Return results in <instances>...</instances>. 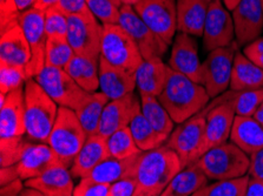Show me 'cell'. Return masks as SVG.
Wrapping results in <instances>:
<instances>
[{"label":"cell","instance_id":"cell-31","mask_svg":"<svg viewBox=\"0 0 263 196\" xmlns=\"http://www.w3.org/2000/svg\"><path fill=\"white\" fill-rule=\"evenodd\" d=\"M64 70L87 93H95L99 89V61L97 60L74 54Z\"/></svg>","mask_w":263,"mask_h":196},{"label":"cell","instance_id":"cell-43","mask_svg":"<svg viewBox=\"0 0 263 196\" xmlns=\"http://www.w3.org/2000/svg\"><path fill=\"white\" fill-rule=\"evenodd\" d=\"M22 12L14 0H0V31L5 33L14 26L19 25Z\"/></svg>","mask_w":263,"mask_h":196},{"label":"cell","instance_id":"cell-30","mask_svg":"<svg viewBox=\"0 0 263 196\" xmlns=\"http://www.w3.org/2000/svg\"><path fill=\"white\" fill-rule=\"evenodd\" d=\"M208 178L197 163L182 169L171 180L161 196H190L208 186Z\"/></svg>","mask_w":263,"mask_h":196},{"label":"cell","instance_id":"cell-61","mask_svg":"<svg viewBox=\"0 0 263 196\" xmlns=\"http://www.w3.org/2000/svg\"><path fill=\"white\" fill-rule=\"evenodd\" d=\"M261 3H262V9H263V0H261Z\"/></svg>","mask_w":263,"mask_h":196},{"label":"cell","instance_id":"cell-20","mask_svg":"<svg viewBox=\"0 0 263 196\" xmlns=\"http://www.w3.org/2000/svg\"><path fill=\"white\" fill-rule=\"evenodd\" d=\"M63 165L58 155L47 143L31 142L17 165L22 180L34 179L43 175L51 168ZM64 166V165H63Z\"/></svg>","mask_w":263,"mask_h":196},{"label":"cell","instance_id":"cell-59","mask_svg":"<svg viewBox=\"0 0 263 196\" xmlns=\"http://www.w3.org/2000/svg\"><path fill=\"white\" fill-rule=\"evenodd\" d=\"M111 2H112V3L115 4V5H117L118 7H122V5H123L122 0H111Z\"/></svg>","mask_w":263,"mask_h":196},{"label":"cell","instance_id":"cell-18","mask_svg":"<svg viewBox=\"0 0 263 196\" xmlns=\"http://www.w3.org/2000/svg\"><path fill=\"white\" fill-rule=\"evenodd\" d=\"M169 67L202 85V63L198 57L197 41L193 35L177 33L173 41Z\"/></svg>","mask_w":263,"mask_h":196},{"label":"cell","instance_id":"cell-58","mask_svg":"<svg viewBox=\"0 0 263 196\" xmlns=\"http://www.w3.org/2000/svg\"><path fill=\"white\" fill-rule=\"evenodd\" d=\"M138 0H122L123 5H135Z\"/></svg>","mask_w":263,"mask_h":196},{"label":"cell","instance_id":"cell-36","mask_svg":"<svg viewBox=\"0 0 263 196\" xmlns=\"http://www.w3.org/2000/svg\"><path fill=\"white\" fill-rule=\"evenodd\" d=\"M74 51L67 41L66 37L47 38L45 52V66L65 69L71 59L74 57Z\"/></svg>","mask_w":263,"mask_h":196},{"label":"cell","instance_id":"cell-41","mask_svg":"<svg viewBox=\"0 0 263 196\" xmlns=\"http://www.w3.org/2000/svg\"><path fill=\"white\" fill-rule=\"evenodd\" d=\"M90 11L103 25H118L121 18V7L111 0H86Z\"/></svg>","mask_w":263,"mask_h":196},{"label":"cell","instance_id":"cell-16","mask_svg":"<svg viewBox=\"0 0 263 196\" xmlns=\"http://www.w3.org/2000/svg\"><path fill=\"white\" fill-rule=\"evenodd\" d=\"M138 112H141V98L134 92L121 99L110 100L103 111L97 134L107 139L115 132L129 127Z\"/></svg>","mask_w":263,"mask_h":196},{"label":"cell","instance_id":"cell-4","mask_svg":"<svg viewBox=\"0 0 263 196\" xmlns=\"http://www.w3.org/2000/svg\"><path fill=\"white\" fill-rule=\"evenodd\" d=\"M209 180L223 181L248 175L250 158L232 141L209 149L197 161Z\"/></svg>","mask_w":263,"mask_h":196},{"label":"cell","instance_id":"cell-17","mask_svg":"<svg viewBox=\"0 0 263 196\" xmlns=\"http://www.w3.org/2000/svg\"><path fill=\"white\" fill-rule=\"evenodd\" d=\"M235 38L238 46H247L263 33L261 0H240L233 10Z\"/></svg>","mask_w":263,"mask_h":196},{"label":"cell","instance_id":"cell-60","mask_svg":"<svg viewBox=\"0 0 263 196\" xmlns=\"http://www.w3.org/2000/svg\"><path fill=\"white\" fill-rule=\"evenodd\" d=\"M204 2H208V3H210V2H211V0H204Z\"/></svg>","mask_w":263,"mask_h":196},{"label":"cell","instance_id":"cell-40","mask_svg":"<svg viewBox=\"0 0 263 196\" xmlns=\"http://www.w3.org/2000/svg\"><path fill=\"white\" fill-rule=\"evenodd\" d=\"M250 175L242 178L216 181L208 186V196H246Z\"/></svg>","mask_w":263,"mask_h":196},{"label":"cell","instance_id":"cell-50","mask_svg":"<svg viewBox=\"0 0 263 196\" xmlns=\"http://www.w3.org/2000/svg\"><path fill=\"white\" fill-rule=\"evenodd\" d=\"M246 196H263V179L250 177Z\"/></svg>","mask_w":263,"mask_h":196},{"label":"cell","instance_id":"cell-2","mask_svg":"<svg viewBox=\"0 0 263 196\" xmlns=\"http://www.w3.org/2000/svg\"><path fill=\"white\" fill-rule=\"evenodd\" d=\"M182 169L178 155L168 146L143 151L138 162L137 188L134 196H161Z\"/></svg>","mask_w":263,"mask_h":196},{"label":"cell","instance_id":"cell-39","mask_svg":"<svg viewBox=\"0 0 263 196\" xmlns=\"http://www.w3.org/2000/svg\"><path fill=\"white\" fill-rule=\"evenodd\" d=\"M26 80L25 69L0 63V93L10 94L22 89Z\"/></svg>","mask_w":263,"mask_h":196},{"label":"cell","instance_id":"cell-6","mask_svg":"<svg viewBox=\"0 0 263 196\" xmlns=\"http://www.w3.org/2000/svg\"><path fill=\"white\" fill-rule=\"evenodd\" d=\"M165 146L178 155L183 169L197 163L206 153L205 115L201 112L200 114L179 123L171 133Z\"/></svg>","mask_w":263,"mask_h":196},{"label":"cell","instance_id":"cell-19","mask_svg":"<svg viewBox=\"0 0 263 196\" xmlns=\"http://www.w3.org/2000/svg\"><path fill=\"white\" fill-rule=\"evenodd\" d=\"M24 134H26L24 87L10 94L0 93V139L24 137Z\"/></svg>","mask_w":263,"mask_h":196},{"label":"cell","instance_id":"cell-45","mask_svg":"<svg viewBox=\"0 0 263 196\" xmlns=\"http://www.w3.org/2000/svg\"><path fill=\"white\" fill-rule=\"evenodd\" d=\"M137 188L136 177L122 179L119 181L111 183L106 196H134Z\"/></svg>","mask_w":263,"mask_h":196},{"label":"cell","instance_id":"cell-51","mask_svg":"<svg viewBox=\"0 0 263 196\" xmlns=\"http://www.w3.org/2000/svg\"><path fill=\"white\" fill-rule=\"evenodd\" d=\"M22 179L15 180V181L9 183V185L2 187V196H19L23 191Z\"/></svg>","mask_w":263,"mask_h":196},{"label":"cell","instance_id":"cell-27","mask_svg":"<svg viewBox=\"0 0 263 196\" xmlns=\"http://www.w3.org/2000/svg\"><path fill=\"white\" fill-rule=\"evenodd\" d=\"M230 141L241 148L246 154L253 155L263 149V127L253 117L236 115Z\"/></svg>","mask_w":263,"mask_h":196},{"label":"cell","instance_id":"cell-56","mask_svg":"<svg viewBox=\"0 0 263 196\" xmlns=\"http://www.w3.org/2000/svg\"><path fill=\"white\" fill-rule=\"evenodd\" d=\"M223 4H224L226 7L230 11H233L235 7H236V5L238 3H240V0H222Z\"/></svg>","mask_w":263,"mask_h":196},{"label":"cell","instance_id":"cell-21","mask_svg":"<svg viewBox=\"0 0 263 196\" xmlns=\"http://www.w3.org/2000/svg\"><path fill=\"white\" fill-rule=\"evenodd\" d=\"M99 89L109 100H117L133 93L136 89V74L110 63L103 57L99 58Z\"/></svg>","mask_w":263,"mask_h":196},{"label":"cell","instance_id":"cell-24","mask_svg":"<svg viewBox=\"0 0 263 196\" xmlns=\"http://www.w3.org/2000/svg\"><path fill=\"white\" fill-rule=\"evenodd\" d=\"M107 158H110V155L106 146V139L98 134L91 135L76 157L71 166V174L73 175V178H87L91 171Z\"/></svg>","mask_w":263,"mask_h":196},{"label":"cell","instance_id":"cell-14","mask_svg":"<svg viewBox=\"0 0 263 196\" xmlns=\"http://www.w3.org/2000/svg\"><path fill=\"white\" fill-rule=\"evenodd\" d=\"M136 43L144 60L163 58L168 45L136 13L134 6L122 5L119 24Z\"/></svg>","mask_w":263,"mask_h":196},{"label":"cell","instance_id":"cell-37","mask_svg":"<svg viewBox=\"0 0 263 196\" xmlns=\"http://www.w3.org/2000/svg\"><path fill=\"white\" fill-rule=\"evenodd\" d=\"M30 143L31 140L24 137L0 139V166L2 168L17 165Z\"/></svg>","mask_w":263,"mask_h":196},{"label":"cell","instance_id":"cell-49","mask_svg":"<svg viewBox=\"0 0 263 196\" xmlns=\"http://www.w3.org/2000/svg\"><path fill=\"white\" fill-rule=\"evenodd\" d=\"M18 179H21V177H19L17 166L3 167L0 169V182H2V187L9 185V183L13 182Z\"/></svg>","mask_w":263,"mask_h":196},{"label":"cell","instance_id":"cell-46","mask_svg":"<svg viewBox=\"0 0 263 196\" xmlns=\"http://www.w3.org/2000/svg\"><path fill=\"white\" fill-rule=\"evenodd\" d=\"M243 54L263 70V37L255 39L243 49Z\"/></svg>","mask_w":263,"mask_h":196},{"label":"cell","instance_id":"cell-25","mask_svg":"<svg viewBox=\"0 0 263 196\" xmlns=\"http://www.w3.org/2000/svg\"><path fill=\"white\" fill-rule=\"evenodd\" d=\"M24 185L46 196H72L74 189L72 174L63 165L51 168L41 177L27 180Z\"/></svg>","mask_w":263,"mask_h":196},{"label":"cell","instance_id":"cell-9","mask_svg":"<svg viewBox=\"0 0 263 196\" xmlns=\"http://www.w3.org/2000/svg\"><path fill=\"white\" fill-rule=\"evenodd\" d=\"M234 95V91H227L220 97L213 99V101L202 111L205 115L206 151L230 139L234 120L236 117Z\"/></svg>","mask_w":263,"mask_h":196},{"label":"cell","instance_id":"cell-3","mask_svg":"<svg viewBox=\"0 0 263 196\" xmlns=\"http://www.w3.org/2000/svg\"><path fill=\"white\" fill-rule=\"evenodd\" d=\"M24 98L27 138L34 142L47 143L57 120L58 105L34 79L26 80Z\"/></svg>","mask_w":263,"mask_h":196},{"label":"cell","instance_id":"cell-1","mask_svg":"<svg viewBox=\"0 0 263 196\" xmlns=\"http://www.w3.org/2000/svg\"><path fill=\"white\" fill-rule=\"evenodd\" d=\"M158 100L174 122L179 125L200 114L209 105L210 97L201 83L170 69L168 81Z\"/></svg>","mask_w":263,"mask_h":196},{"label":"cell","instance_id":"cell-5","mask_svg":"<svg viewBox=\"0 0 263 196\" xmlns=\"http://www.w3.org/2000/svg\"><path fill=\"white\" fill-rule=\"evenodd\" d=\"M87 134L79 122L76 112L70 108L59 107L57 120L51 132L49 145L64 166H72L76 157L84 146Z\"/></svg>","mask_w":263,"mask_h":196},{"label":"cell","instance_id":"cell-22","mask_svg":"<svg viewBox=\"0 0 263 196\" xmlns=\"http://www.w3.org/2000/svg\"><path fill=\"white\" fill-rule=\"evenodd\" d=\"M170 67L161 58L144 60L136 71V87L139 95L158 98L169 78Z\"/></svg>","mask_w":263,"mask_h":196},{"label":"cell","instance_id":"cell-42","mask_svg":"<svg viewBox=\"0 0 263 196\" xmlns=\"http://www.w3.org/2000/svg\"><path fill=\"white\" fill-rule=\"evenodd\" d=\"M67 29H69L67 15L64 14L57 6L50 7L45 11V31L47 38L66 37Z\"/></svg>","mask_w":263,"mask_h":196},{"label":"cell","instance_id":"cell-12","mask_svg":"<svg viewBox=\"0 0 263 196\" xmlns=\"http://www.w3.org/2000/svg\"><path fill=\"white\" fill-rule=\"evenodd\" d=\"M134 9L166 45L174 41L177 31V0H138Z\"/></svg>","mask_w":263,"mask_h":196},{"label":"cell","instance_id":"cell-23","mask_svg":"<svg viewBox=\"0 0 263 196\" xmlns=\"http://www.w3.org/2000/svg\"><path fill=\"white\" fill-rule=\"evenodd\" d=\"M31 49L21 25L2 34L0 63L26 69L31 60Z\"/></svg>","mask_w":263,"mask_h":196},{"label":"cell","instance_id":"cell-8","mask_svg":"<svg viewBox=\"0 0 263 196\" xmlns=\"http://www.w3.org/2000/svg\"><path fill=\"white\" fill-rule=\"evenodd\" d=\"M59 107L77 111L91 93L82 89L67 72L58 67L45 66L33 78Z\"/></svg>","mask_w":263,"mask_h":196},{"label":"cell","instance_id":"cell-28","mask_svg":"<svg viewBox=\"0 0 263 196\" xmlns=\"http://www.w3.org/2000/svg\"><path fill=\"white\" fill-rule=\"evenodd\" d=\"M142 154L143 153L134 155V157L127 159L107 158L99 163L87 178L97 182L111 185V183L119 181L122 179L136 177L138 162Z\"/></svg>","mask_w":263,"mask_h":196},{"label":"cell","instance_id":"cell-44","mask_svg":"<svg viewBox=\"0 0 263 196\" xmlns=\"http://www.w3.org/2000/svg\"><path fill=\"white\" fill-rule=\"evenodd\" d=\"M107 183H101L90 178L81 179V182L74 187L72 196H106L109 190Z\"/></svg>","mask_w":263,"mask_h":196},{"label":"cell","instance_id":"cell-13","mask_svg":"<svg viewBox=\"0 0 263 196\" xmlns=\"http://www.w3.org/2000/svg\"><path fill=\"white\" fill-rule=\"evenodd\" d=\"M19 25L22 26L31 49V60L26 66V78L33 79L45 67V52L47 34L45 31V12L32 9L23 12Z\"/></svg>","mask_w":263,"mask_h":196},{"label":"cell","instance_id":"cell-7","mask_svg":"<svg viewBox=\"0 0 263 196\" xmlns=\"http://www.w3.org/2000/svg\"><path fill=\"white\" fill-rule=\"evenodd\" d=\"M101 57L133 74L144 61L133 38L121 25H103Z\"/></svg>","mask_w":263,"mask_h":196},{"label":"cell","instance_id":"cell-38","mask_svg":"<svg viewBox=\"0 0 263 196\" xmlns=\"http://www.w3.org/2000/svg\"><path fill=\"white\" fill-rule=\"evenodd\" d=\"M262 102L263 87L257 90L235 92L234 106L236 115H241V117H253Z\"/></svg>","mask_w":263,"mask_h":196},{"label":"cell","instance_id":"cell-15","mask_svg":"<svg viewBox=\"0 0 263 196\" xmlns=\"http://www.w3.org/2000/svg\"><path fill=\"white\" fill-rule=\"evenodd\" d=\"M235 39L233 15L226 9L222 0H211L203 31L204 50L211 52L228 47Z\"/></svg>","mask_w":263,"mask_h":196},{"label":"cell","instance_id":"cell-52","mask_svg":"<svg viewBox=\"0 0 263 196\" xmlns=\"http://www.w3.org/2000/svg\"><path fill=\"white\" fill-rule=\"evenodd\" d=\"M59 3V0H37L34 4V7L38 10H42L45 12L49 10L50 7H53Z\"/></svg>","mask_w":263,"mask_h":196},{"label":"cell","instance_id":"cell-54","mask_svg":"<svg viewBox=\"0 0 263 196\" xmlns=\"http://www.w3.org/2000/svg\"><path fill=\"white\" fill-rule=\"evenodd\" d=\"M19 196H46V195L43 194L42 191H39L37 189H33V188L25 187Z\"/></svg>","mask_w":263,"mask_h":196},{"label":"cell","instance_id":"cell-11","mask_svg":"<svg viewBox=\"0 0 263 196\" xmlns=\"http://www.w3.org/2000/svg\"><path fill=\"white\" fill-rule=\"evenodd\" d=\"M238 43L234 41L228 47L209 52L202 63V85L208 92L210 99L220 97L230 87L235 55L238 52Z\"/></svg>","mask_w":263,"mask_h":196},{"label":"cell","instance_id":"cell-29","mask_svg":"<svg viewBox=\"0 0 263 196\" xmlns=\"http://www.w3.org/2000/svg\"><path fill=\"white\" fill-rule=\"evenodd\" d=\"M262 87L263 70L238 51L234 59L230 90L234 92H243L262 89Z\"/></svg>","mask_w":263,"mask_h":196},{"label":"cell","instance_id":"cell-10","mask_svg":"<svg viewBox=\"0 0 263 196\" xmlns=\"http://www.w3.org/2000/svg\"><path fill=\"white\" fill-rule=\"evenodd\" d=\"M67 41L74 53L99 61L102 53L103 25H99L92 12L67 15Z\"/></svg>","mask_w":263,"mask_h":196},{"label":"cell","instance_id":"cell-57","mask_svg":"<svg viewBox=\"0 0 263 196\" xmlns=\"http://www.w3.org/2000/svg\"><path fill=\"white\" fill-rule=\"evenodd\" d=\"M190 196H208V186L201 188L200 190H197L196 193H194L193 195H190Z\"/></svg>","mask_w":263,"mask_h":196},{"label":"cell","instance_id":"cell-32","mask_svg":"<svg viewBox=\"0 0 263 196\" xmlns=\"http://www.w3.org/2000/svg\"><path fill=\"white\" fill-rule=\"evenodd\" d=\"M139 98H141V111L143 115L159 135L168 140L175 129L174 120L159 102L158 98L150 95H139Z\"/></svg>","mask_w":263,"mask_h":196},{"label":"cell","instance_id":"cell-34","mask_svg":"<svg viewBox=\"0 0 263 196\" xmlns=\"http://www.w3.org/2000/svg\"><path fill=\"white\" fill-rule=\"evenodd\" d=\"M129 128L135 142L142 151L156 149V148L162 147L163 143L168 141L155 130V128L150 125L149 121L143 115L142 111L135 115L133 121L130 122Z\"/></svg>","mask_w":263,"mask_h":196},{"label":"cell","instance_id":"cell-26","mask_svg":"<svg viewBox=\"0 0 263 196\" xmlns=\"http://www.w3.org/2000/svg\"><path fill=\"white\" fill-rule=\"evenodd\" d=\"M209 4L204 0H177L178 33L203 37Z\"/></svg>","mask_w":263,"mask_h":196},{"label":"cell","instance_id":"cell-47","mask_svg":"<svg viewBox=\"0 0 263 196\" xmlns=\"http://www.w3.org/2000/svg\"><path fill=\"white\" fill-rule=\"evenodd\" d=\"M55 6L65 15L85 14L87 12H91L86 0H59Z\"/></svg>","mask_w":263,"mask_h":196},{"label":"cell","instance_id":"cell-33","mask_svg":"<svg viewBox=\"0 0 263 196\" xmlns=\"http://www.w3.org/2000/svg\"><path fill=\"white\" fill-rule=\"evenodd\" d=\"M109 101V98L102 92H95V93H91L90 97L85 100V102L76 111L79 122L85 129L87 137L98 133L103 111Z\"/></svg>","mask_w":263,"mask_h":196},{"label":"cell","instance_id":"cell-48","mask_svg":"<svg viewBox=\"0 0 263 196\" xmlns=\"http://www.w3.org/2000/svg\"><path fill=\"white\" fill-rule=\"evenodd\" d=\"M248 174L253 178L263 179V149L250 155V167Z\"/></svg>","mask_w":263,"mask_h":196},{"label":"cell","instance_id":"cell-53","mask_svg":"<svg viewBox=\"0 0 263 196\" xmlns=\"http://www.w3.org/2000/svg\"><path fill=\"white\" fill-rule=\"evenodd\" d=\"M14 2H15V4H17L19 11L23 13V12H25L27 10L32 9V7H34V4L37 0H14Z\"/></svg>","mask_w":263,"mask_h":196},{"label":"cell","instance_id":"cell-35","mask_svg":"<svg viewBox=\"0 0 263 196\" xmlns=\"http://www.w3.org/2000/svg\"><path fill=\"white\" fill-rule=\"evenodd\" d=\"M110 158L127 159L143 151L137 147L129 127L122 128L106 139Z\"/></svg>","mask_w":263,"mask_h":196},{"label":"cell","instance_id":"cell-55","mask_svg":"<svg viewBox=\"0 0 263 196\" xmlns=\"http://www.w3.org/2000/svg\"><path fill=\"white\" fill-rule=\"evenodd\" d=\"M253 118L256 120V121L263 127V102L261 103L260 106H258L256 112H255L254 115H253Z\"/></svg>","mask_w":263,"mask_h":196}]
</instances>
